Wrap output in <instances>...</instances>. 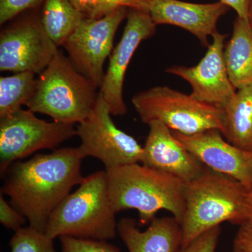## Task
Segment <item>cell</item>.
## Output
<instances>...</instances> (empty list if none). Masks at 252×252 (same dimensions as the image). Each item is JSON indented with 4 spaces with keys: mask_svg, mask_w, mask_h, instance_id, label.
Wrapping results in <instances>:
<instances>
[{
    "mask_svg": "<svg viewBox=\"0 0 252 252\" xmlns=\"http://www.w3.org/2000/svg\"><path fill=\"white\" fill-rule=\"evenodd\" d=\"M35 74L23 72L0 78V118L22 109L34 94L37 84Z\"/></svg>",
    "mask_w": 252,
    "mask_h": 252,
    "instance_id": "20",
    "label": "cell"
},
{
    "mask_svg": "<svg viewBox=\"0 0 252 252\" xmlns=\"http://www.w3.org/2000/svg\"><path fill=\"white\" fill-rule=\"evenodd\" d=\"M224 59L228 77L237 90L252 86V27L238 16L225 46Z\"/></svg>",
    "mask_w": 252,
    "mask_h": 252,
    "instance_id": "17",
    "label": "cell"
},
{
    "mask_svg": "<svg viewBox=\"0 0 252 252\" xmlns=\"http://www.w3.org/2000/svg\"><path fill=\"white\" fill-rule=\"evenodd\" d=\"M223 135L230 143L252 151V86L237 91L233 99L222 109Z\"/></svg>",
    "mask_w": 252,
    "mask_h": 252,
    "instance_id": "18",
    "label": "cell"
},
{
    "mask_svg": "<svg viewBox=\"0 0 252 252\" xmlns=\"http://www.w3.org/2000/svg\"><path fill=\"white\" fill-rule=\"evenodd\" d=\"M59 51L46 34L40 17L29 16L0 34V70L40 74Z\"/></svg>",
    "mask_w": 252,
    "mask_h": 252,
    "instance_id": "10",
    "label": "cell"
},
{
    "mask_svg": "<svg viewBox=\"0 0 252 252\" xmlns=\"http://www.w3.org/2000/svg\"><path fill=\"white\" fill-rule=\"evenodd\" d=\"M250 210H249V220H252V189L250 190V198H249Z\"/></svg>",
    "mask_w": 252,
    "mask_h": 252,
    "instance_id": "29",
    "label": "cell"
},
{
    "mask_svg": "<svg viewBox=\"0 0 252 252\" xmlns=\"http://www.w3.org/2000/svg\"><path fill=\"white\" fill-rule=\"evenodd\" d=\"M116 213L109 198L107 172L84 177L79 188L51 213L46 234L54 239L64 235L107 240L118 233Z\"/></svg>",
    "mask_w": 252,
    "mask_h": 252,
    "instance_id": "4",
    "label": "cell"
},
{
    "mask_svg": "<svg viewBox=\"0 0 252 252\" xmlns=\"http://www.w3.org/2000/svg\"><path fill=\"white\" fill-rule=\"evenodd\" d=\"M174 135L205 167L252 189V151L233 145L217 129L187 135L172 130Z\"/></svg>",
    "mask_w": 252,
    "mask_h": 252,
    "instance_id": "14",
    "label": "cell"
},
{
    "mask_svg": "<svg viewBox=\"0 0 252 252\" xmlns=\"http://www.w3.org/2000/svg\"><path fill=\"white\" fill-rule=\"evenodd\" d=\"M85 18L99 19L121 6L118 0H69Z\"/></svg>",
    "mask_w": 252,
    "mask_h": 252,
    "instance_id": "23",
    "label": "cell"
},
{
    "mask_svg": "<svg viewBox=\"0 0 252 252\" xmlns=\"http://www.w3.org/2000/svg\"><path fill=\"white\" fill-rule=\"evenodd\" d=\"M97 89L59 50L39 74L35 92L25 105L32 112L49 116L54 122L79 124L95 107Z\"/></svg>",
    "mask_w": 252,
    "mask_h": 252,
    "instance_id": "5",
    "label": "cell"
},
{
    "mask_svg": "<svg viewBox=\"0 0 252 252\" xmlns=\"http://www.w3.org/2000/svg\"><path fill=\"white\" fill-rule=\"evenodd\" d=\"M106 172L109 198L116 213L137 210L143 225L149 224L158 212L167 210L180 224L186 208L185 182L140 163L106 169Z\"/></svg>",
    "mask_w": 252,
    "mask_h": 252,
    "instance_id": "3",
    "label": "cell"
},
{
    "mask_svg": "<svg viewBox=\"0 0 252 252\" xmlns=\"http://www.w3.org/2000/svg\"><path fill=\"white\" fill-rule=\"evenodd\" d=\"M83 159L78 147H65L18 160L2 175L1 193L9 197L10 204L26 217L29 225L45 232L51 213L84 181Z\"/></svg>",
    "mask_w": 252,
    "mask_h": 252,
    "instance_id": "1",
    "label": "cell"
},
{
    "mask_svg": "<svg viewBox=\"0 0 252 252\" xmlns=\"http://www.w3.org/2000/svg\"><path fill=\"white\" fill-rule=\"evenodd\" d=\"M101 94L89 117L79 124L77 135L81 157H94L106 169L141 162L143 147L132 136L119 129Z\"/></svg>",
    "mask_w": 252,
    "mask_h": 252,
    "instance_id": "8",
    "label": "cell"
},
{
    "mask_svg": "<svg viewBox=\"0 0 252 252\" xmlns=\"http://www.w3.org/2000/svg\"><path fill=\"white\" fill-rule=\"evenodd\" d=\"M75 135L73 124L46 122L30 109L0 118L1 175L14 162L41 149H54Z\"/></svg>",
    "mask_w": 252,
    "mask_h": 252,
    "instance_id": "7",
    "label": "cell"
},
{
    "mask_svg": "<svg viewBox=\"0 0 252 252\" xmlns=\"http://www.w3.org/2000/svg\"><path fill=\"white\" fill-rule=\"evenodd\" d=\"M233 252H252V220L240 225L233 240Z\"/></svg>",
    "mask_w": 252,
    "mask_h": 252,
    "instance_id": "27",
    "label": "cell"
},
{
    "mask_svg": "<svg viewBox=\"0 0 252 252\" xmlns=\"http://www.w3.org/2000/svg\"><path fill=\"white\" fill-rule=\"evenodd\" d=\"M226 36L217 32L207 53L193 67L173 66L166 72L185 79L192 88L191 95L200 102L223 109L234 97L237 89L230 81L224 59Z\"/></svg>",
    "mask_w": 252,
    "mask_h": 252,
    "instance_id": "13",
    "label": "cell"
},
{
    "mask_svg": "<svg viewBox=\"0 0 252 252\" xmlns=\"http://www.w3.org/2000/svg\"><path fill=\"white\" fill-rule=\"evenodd\" d=\"M127 9L120 6L99 19L85 18L63 45L73 65L99 89L104 63L112 54L114 36Z\"/></svg>",
    "mask_w": 252,
    "mask_h": 252,
    "instance_id": "9",
    "label": "cell"
},
{
    "mask_svg": "<svg viewBox=\"0 0 252 252\" xmlns=\"http://www.w3.org/2000/svg\"><path fill=\"white\" fill-rule=\"evenodd\" d=\"M250 190L234 179L207 167L185 183L181 248L223 222L240 225L248 220Z\"/></svg>",
    "mask_w": 252,
    "mask_h": 252,
    "instance_id": "2",
    "label": "cell"
},
{
    "mask_svg": "<svg viewBox=\"0 0 252 252\" xmlns=\"http://www.w3.org/2000/svg\"><path fill=\"white\" fill-rule=\"evenodd\" d=\"M40 19L46 34L59 48L85 18L69 0H44Z\"/></svg>",
    "mask_w": 252,
    "mask_h": 252,
    "instance_id": "19",
    "label": "cell"
},
{
    "mask_svg": "<svg viewBox=\"0 0 252 252\" xmlns=\"http://www.w3.org/2000/svg\"><path fill=\"white\" fill-rule=\"evenodd\" d=\"M118 1H119V2H120L121 6H122V4L123 1H125V0H118Z\"/></svg>",
    "mask_w": 252,
    "mask_h": 252,
    "instance_id": "31",
    "label": "cell"
},
{
    "mask_svg": "<svg viewBox=\"0 0 252 252\" xmlns=\"http://www.w3.org/2000/svg\"><path fill=\"white\" fill-rule=\"evenodd\" d=\"M249 22L252 27V0L251 4H250V9H249Z\"/></svg>",
    "mask_w": 252,
    "mask_h": 252,
    "instance_id": "30",
    "label": "cell"
},
{
    "mask_svg": "<svg viewBox=\"0 0 252 252\" xmlns=\"http://www.w3.org/2000/svg\"><path fill=\"white\" fill-rule=\"evenodd\" d=\"M220 1L234 9L238 17L249 21V9L252 0H220Z\"/></svg>",
    "mask_w": 252,
    "mask_h": 252,
    "instance_id": "28",
    "label": "cell"
},
{
    "mask_svg": "<svg viewBox=\"0 0 252 252\" xmlns=\"http://www.w3.org/2000/svg\"><path fill=\"white\" fill-rule=\"evenodd\" d=\"M122 6L146 13L157 26L172 25L185 29L207 47L209 36L217 32L219 20L230 8L220 1L196 4L180 0H125Z\"/></svg>",
    "mask_w": 252,
    "mask_h": 252,
    "instance_id": "11",
    "label": "cell"
},
{
    "mask_svg": "<svg viewBox=\"0 0 252 252\" xmlns=\"http://www.w3.org/2000/svg\"><path fill=\"white\" fill-rule=\"evenodd\" d=\"M27 219L6 201L4 194H0V222L7 229L16 231L25 226Z\"/></svg>",
    "mask_w": 252,
    "mask_h": 252,
    "instance_id": "26",
    "label": "cell"
},
{
    "mask_svg": "<svg viewBox=\"0 0 252 252\" xmlns=\"http://www.w3.org/2000/svg\"><path fill=\"white\" fill-rule=\"evenodd\" d=\"M44 0H0V24L9 22L26 10L35 7Z\"/></svg>",
    "mask_w": 252,
    "mask_h": 252,
    "instance_id": "25",
    "label": "cell"
},
{
    "mask_svg": "<svg viewBox=\"0 0 252 252\" xmlns=\"http://www.w3.org/2000/svg\"><path fill=\"white\" fill-rule=\"evenodd\" d=\"M142 165L180 179L185 183L198 177L205 165L186 148L172 131L158 121L149 123Z\"/></svg>",
    "mask_w": 252,
    "mask_h": 252,
    "instance_id": "15",
    "label": "cell"
},
{
    "mask_svg": "<svg viewBox=\"0 0 252 252\" xmlns=\"http://www.w3.org/2000/svg\"><path fill=\"white\" fill-rule=\"evenodd\" d=\"M132 103L142 122L147 125L158 121L170 130L187 135L211 129L223 133L224 129L221 109L167 86L141 91L132 97Z\"/></svg>",
    "mask_w": 252,
    "mask_h": 252,
    "instance_id": "6",
    "label": "cell"
},
{
    "mask_svg": "<svg viewBox=\"0 0 252 252\" xmlns=\"http://www.w3.org/2000/svg\"><path fill=\"white\" fill-rule=\"evenodd\" d=\"M9 245L11 252H57L54 239L31 225L15 231Z\"/></svg>",
    "mask_w": 252,
    "mask_h": 252,
    "instance_id": "21",
    "label": "cell"
},
{
    "mask_svg": "<svg viewBox=\"0 0 252 252\" xmlns=\"http://www.w3.org/2000/svg\"><path fill=\"white\" fill-rule=\"evenodd\" d=\"M61 252H120L116 246L103 240L74 238V237H60Z\"/></svg>",
    "mask_w": 252,
    "mask_h": 252,
    "instance_id": "22",
    "label": "cell"
},
{
    "mask_svg": "<svg viewBox=\"0 0 252 252\" xmlns=\"http://www.w3.org/2000/svg\"><path fill=\"white\" fill-rule=\"evenodd\" d=\"M220 234V226L215 227L200 235L177 252H215Z\"/></svg>",
    "mask_w": 252,
    "mask_h": 252,
    "instance_id": "24",
    "label": "cell"
},
{
    "mask_svg": "<svg viewBox=\"0 0 252 252\" xmlns=\"http://www.w3.org/2000/svg\"><path fill=\"white\" fill-rule=\"evenodd\" d=\"M157 26L146 13L129 10L122 39L113 50L107 72L99 88V93L112 116H123L127 113L123 96L126 71L141 42L155 34Z\"/></svg>",
    "mask_w": 252,
    "mask_h": 252,
    "instance_id": "12",
    "label": "cell"
},
{
    "mask_svg": "<svg viewBox=\"0 0 252 252\" xmlns=\"http://www.w3.org/2000/svg\"><path fill=\"white\" fill-rule=\"evenodd\" d=\"M118 234L129 252H177L182 246V229L174 217H156L144 231L133 219L124 218Z\"/></svg>",
    "mask_w": 252,
    "mask_h": 252,
    "instance_id": "16",
    "label": "cell"
}]
</instances>
